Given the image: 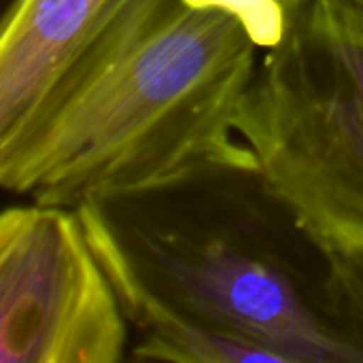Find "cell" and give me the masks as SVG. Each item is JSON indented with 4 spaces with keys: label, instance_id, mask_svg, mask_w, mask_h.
<instances>
[{
    "label": "cell",
    "instance_id": "52a82bcc",
    "mask_svg": "<svg viewBox=\"0 0 363 363\" xmlns=\"http://www.w3.org/2000/svg\"><path fill=\"white\" fill-rule=\"evenodd\" d=\"M194 9L219 11L236 19L257 49L277 47L287 30V0H183Z\"/></svg>",
    "mask_w": 363,
    "mask_h": 363
},
{
    "label": "cell",
    "instance_id": "7a4b0ae2",
    "mask_svg": "<svg viewBox=\"0 0 363 363\" xmlns=\"http://www.w3.org/2000/svg\"><path fill=\"white\" fill-rule=\"evenodd\" d=\"M257 64V45L225 13L121 0L0 134V185L74 208L157 181L234 143Z\"/></svg>",
    "mask_w": 363,
    "mask_h": 363
},
{
    "label": "cell",
    "instance_id": "ba28073f",
    "mask_svg": "<svg viewBox=\"0 0 363 363\" xmlns=\"http://www.w3.org/2000/svg\"><path fill=\"white\" fill-rule=\"evenodd\" d=\"M334 264L342 308L363 351V247L334 249Z\"/></svg>",
    "mask_w": 363,
    "mask_h": 363
},
{
    "label": "cell",
    "instance_id": "9c48e42d",
    "mask_svg": "<svg viewBox=\"0 0 363 363\" xmlns=\"http://www.w3.org/2000/svg\"><path fill=\"white\" fill-rule=\"evenodd\" d=\"M347 15H351L359 26H363V0H334Z\"/></svg>",
    "mask_w": 363,
    "mask_h": 363
},
{
    "label": "cell",
    "instance_id": "277c9868",
    "mask_svg": "<svg viewBox=\"0 0 363 363\" xmlns=\"http://www.w3.org/2000/svg\"><path fill=\"white\" fill-rule=\"evenodd\" d=\"M128 323L72 206L0 215V363H117Z\"/></svg>",
    "mask_w": 363,
    "mask_h": 363
},
{
    "label": "cell",
    "instance_id": "3957f363",
    "mask_svg": "<svg viewBox=\"0 0 363 363\" xmlns=\"http://www.w3.org/2000/svg\"><path fill=\"white\" fill-rule=\"evenodd\" d=\"M236 132L332 249L363 247V26L334 0H287Z\"/></svg>",
    "mask_w": 363,
    "mask_h": 363
},
{
    "label": "cell",
    "instance_id": "5b68a950",
    "mask_svg": "<svg viewBox=\"0 0 363 363\" xmlns=\"http://www.w3.org/2000/svg\"><path fill=\"white\" fill-rule=\"evenodd\" d=\"M121 0H13L0 32V134L15 130Z\"/></svg>",
    "mask_w": 363,
    "mask_h": 363
},
{
    "label": "cell",
    "instance_id": "6da1fadb",
    "mask_svg": "<svg viewBox=\"0 0 363 363\" xmlns=\"http://www.w3.org/2000/svg\"><path fill=\"white\" fill-rule=\"evenodd\" d=\"M74 211L136 330L208 328L266 345L285 363H363L334 249L247 143Z\"/></svg>",
    "mask_w": 363,
    "mask_h": 363
},
{
    "label": "cell",
    "instance_id": "8992f818",
    "mask_svg": "<svg viewBox=\"0 0 363 363\" xmlns=\"http://www.w3.org/2000/svg\"><path fill=\"white\" fill-rule=\"evenodd\" d=\"M130 357L138 362L170 363H285L279 351L266 345L208 328L174 323L138 330V340Z\"/></svg>",
    "mask_w": 363,
    "mask_h": 363
}]
</instances>
